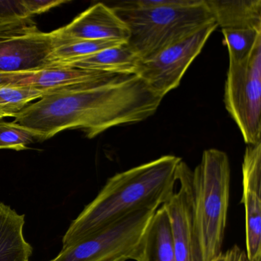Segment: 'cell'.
<instances>
[{"mask_svg":"<svg viewBox=\"0 0 261 261\" xmlns=\"http://www.w3.org/2000/svg\"><path fill=\"white\" fill-rule=\"evenodd\" d=\"M50 261H51V260H50Z\"/></svg>","mask_w":261,"mask_h":261,"instance_id":"d4e9b609","label":"cell"},{"mask_svg":"<svg viewBox=\"0 0 261 261\" xmlns=\"http://www.w3.org/2000/svg\"><path fill=\"white\" fill-rule=\"evenodd\" d=\"M62 44L77 41L115 40L127 43L129 31L111 7L98 3L74 18L68 25L55 30Z\"/></svg>","mask_w":261,"mask_h":261,"instance_id":"8fae6325","label":"cell"},{"mask_svg":"<svg viewBox=\"0 0 261 261\" xmlns=\"http://www.w3.org/2000/svg\"><path fill=\"white\" fill-rule=\"evenodd\" d=\"M213 261H249L247 253L241 250L238 246L234 245L231 248L226 250L224 253L221 252L219 256H217Z\"/></svg>","mask_w":261,"mask_h":261,"instance_id":"603a6c76","label":"cell"},{"mask_svg":"<svg viewBox=\"0 0 261 261\" xmlns=\"http://www.w3.org/2000/svg\"><path fill=\"white\" fill-rule=\"evenodd\" d=\"M50 92L51 91L24 87H0V120L14 117L30 102L41 99Z\"/></svg>","mask_w":261,"mask_h":261,"instance_id":"ac0fdd59","label":"cell"},{"mask_svg":"<svg viewBox=\"0 0 261 261\" xmlns=\"http://www.w3.org/2000/svg\"><path fill=\"white\" fill-rule=\"evenodd\" d=\"M120 75L122 74L56 67L39 71L0 74V87H24L53 91L72 87L110 82Z\"/></svg>","mask_w":261,"mask_h":261,"instance_id":"7c38bea8","label":"cell"},{"mask_svg":"<svg viewBox=\"0 0 261 261\" xmlns=\"http://www.w3.org/2000/svg\"><path fill=\"white\" fill-rule=\"evenodd\" d=\"M224 102L244 142L247 145L260 143L261 41L247 59L229 62Z\"/></svg>","mask_w":261,"mask_h":261,"instance_id":"5b68a950","label":"cell"},{"mask_svg":"<svg viewBox=\"0 0 261 261\" xmlns=\"http://www.w3.org/2000/svg\"><path fill=\"white\" fill-rule=\"evenodd\" d=\"M180 157L163 155L116 174L70 224L62 249L142 209H158L175 192Z\"/></svg>","mask_w":261,"mask_h":261,"instance_id":"7a4b0ae2","label":"cell"},{"mask_svg":"<svg viewBox=\"0 0 261 261\" xmlns=\"http://www.w3.org/2000/svg\"><path fill=\"white\" fill-rule=\"evenodd\" d=\"M129 259L176 261L169 218L163 206L149 220Z\"/></svg>","mask_w":261,"mask_h":261,"instance_id":"4fadbf2b","label":"cell"},{"mask_svg":"<svg viewBox=\"0 0 261 261\" xmlns=\"http://www.w3.org/2000/svg\"><path fill=\"white\" fill-rule=\"evenodd\" d=\"M25 4L20 1H0V36L36 25Z\"/></svg>","mask_w":261,"mask_h":261,"instance_id":"ffe728a7","label":"cell"},{"mask_svg":"<svg viewBox=\"0 0 261 261\" xmlns=\"http://www.w3.org/2000/svg\"><path fill=\"white\" fill-rule=\"evenodd\" d=\"M218 27L216 22L205 25L152 57L141 60L136 75L163 98L178 88L188 68Z\"/></svg>","mask_w":261,"mask_h":261,"instance_id":"52a82bcc","label":"cell"},{"mask_svg":"<svg viewBox=\"0 0 261 261\" xmlns=\"http://www.w3.org/2000/svg\"><path fill=\"white\" fill-rule=\"evenodd\" d=\"M246 247L249 261L261 259V142L247 145L242 164Z\"/></svg>","mask_w":261,"mask_h":261,"instance_id":"30bf717a","label":"cell"},{"mask_svg":"<svg viewBox=\"0 0 261 261\" xmlns=\"http://www.w3.org/2000/svg\"><path fill=\"white\" fill-rule=\"evenodd\" d=\"M192 170L185 162L178 168L180 187L163 204L170 224L176 261H201L194 221Z\"/></svg>","mask_w":261,"mask_h":261,"instance_id":"9c48e42d","label":"cell"},{"mask_svg":"<svg viewBox=\"0 0 261 261\" xmlns=\"http://www.w3.org/2000/svg\"><path fill=\"white\" fill-rule=\"evenodd\" d=\"M230 184L227 154L217 149L204 151L192 178L194 221L201 261H213L222 252Z\"/></svg>","mask_w":261,"mask_h":261,"instance_id":"277c9868","label":"cell"},{"mask_svg":"<svg viewBox=\"0 0 261 261\" xmlns=\"http://www.w3.org/2000/svg\"><path fill=\"white\" fill-rule=\"evenodd\" d=\"M111 8L127 27V45L141 60L215 22L205 0H137Z\"/></svg>","mask_w":261,"mask_h":261,"instance_id":"3957f363","label":"cell"},{"mask_svg":"<svg viewBox=\"0 0 261 261\" xmlns=\"http://www.w3.org/2000/svg\"><path fill=\"white\" fill-rule=\"evenodd\" d=\"M25 215L0 203V261H29L33 247L24 237Z\"/></svg>","mask_w":261,"mask_h":261,"instance_id":"9a60e30c","label":"cell"},{"mask_svg":"<svg viewBox=\"0 0 261 261\" xmlns=\"http://www.w3.org/2000/svg\"><path fill=\"white\" fill-rule=\"evenodd\" d=\"M67 3L66 0H25L27 9L33 17Z\"/></svg>","mask_w":261,"mask_h":261,"instance_id":"7402d4cb","label":"cell"},{"mask_svg":"<svg viewBox=\"0 0 261 261\" xmlns=\"http://www.w3.org/2000/svg\"><path fill=\"white\" fill-rule=\"evenodd\" d=\"M115 40H88L67 42L56 48L49 57L50 68L63 67L77 59L88 57L102 50L121 45Z\"/></svg>","mask_w":261,"mask_h":261,"instance_id":"e0dca14e","label":"cell"},{"mask_svg":"<svg viewBox=\"0 0 261 261\" xmlns=\"http://www.w3.org/2000/svg\"><path fill=\"white\" fill-rule=\"evenodd\" d=\"M141 59L127 43L111 47L63 67L109 74L131 75L137 74Z\"/></svg>","mask_w":261,"mask_h":261,"instance_id":"5bb4252c","label":"cell"},{"mask_svg":"<svg viewBox=\"0 0 261 261\" xmlns=\"http://www.w3.org/2000/svg\"><path fill=\"white\" fill-rule=\"evenodd\" d=\"M163 99L136 74L120 75L103 83L51 91L16 114L13 122L32 131L36 140L74 129L92 139L114 126L146 120Z\"/></svg>","mask_w":261,"mask_h":261,"instance_id":"6da1fadb","label":"cell"},{"mask_svg":"<svg viewBox=\"0 0 261 261\" xmlns=\"http://www.w3.org/2000/svg\"><path fill=\"white\" fill-rule=\"evenodd\" d=\"M218 27L261 32L260 0H205Z\"/></svg>","mask_w":261,"mask_h":261,"instance_id":"2e32d148","label":"cell"},{"mask_svg":"<svg viewBox=\"0 0 261 261\" xmlns=\"http://www.w3.org/2000/svg\"><path fill=\"white\" fill-rule=\"evenodd\" d=\"M114 261H126V259H125V258H120V259H116V260Z\"/></svg>","mask_w":261,"mask_h":261,"instance_id":"cb8c5ba5","label":"cell"},{"mask_svg":"<svg viewBox=\"0 0 261 261\" xmlns=\"http://www.w3.org/2000/svg\"><path fill=\"white\" fill-rule=\"evenodd\" d=\"M157 209L145 208L62 249L51 261H114L129 259L144 229Z\"/></svg>","mask_w":261,"mask_h":261,"instance_id":"8992f818","label":"cell"},{"mask_svg":"<svg viewBox=\"0 0 261 261\" xmlns=\"http://www.w3.org/2000/svg\"><path fill=\"white\" fill-rule=\"evenodd\" d=\"M60 39L42 33L36 25L0 36V74L39 71L50 68L49 57Z\"/></svg>","mask_w":261,"mask_h":261,"instance_id":"ba28073f","label":"cell"},{"mask_svg":"<svg viewBox=\"0 0 261 261\" xmlns=\"http://www.w3.org/2000/svg\"><path fill=\"white\" fill-rule=\"evenodd\" d=\"M35 140L36 135L27 128L0 120V149L25 150Z\"/></svg>","mask_w":261,"mask_h":261,"instance_id":"44dd1931","label":"cell"},{"mask_svg":"<svg viewBox=\"0 0 261 261\" xmlns=\"http://www.w3.org/2000/svg\"><path fill=\"white\" fill-rule=\"evenodd\" d=\"M223 43L227 46L229 62L238 63L247 59L258 42L261 32L250 29H222Z\"/></svg>","mask_w":261,"mask_h":261,"instance_id":"d6986e66","label":"cell"}]
</instances>
